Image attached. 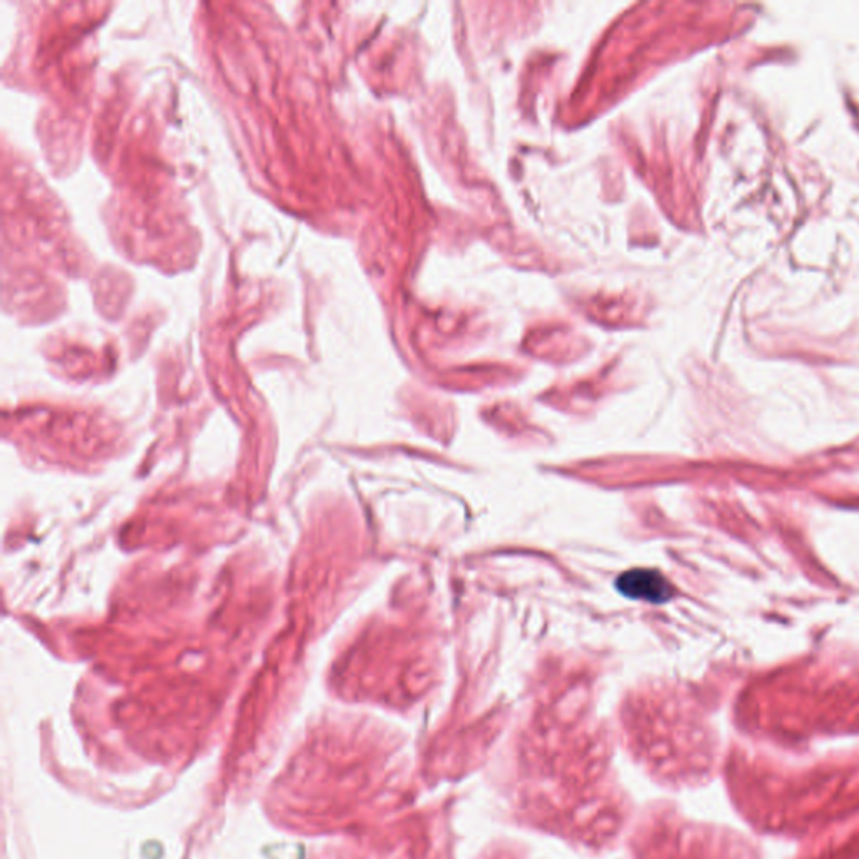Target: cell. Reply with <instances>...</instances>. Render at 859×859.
Instances as JSON below:
<instances>
[{"mask_svg":"<svg viewBox=\"0 0 859 859\" xmlns=\"http://www.w3.org/2000/svg\"><path fill=\"white\" fill-rule=\"evenodd\" d=\"M616 589L624 598L663 604L675 596L670 581L657 569H631L616 579Z\"/></svg>","mask_w":859,"mask_h":859,"instance_id":"1","label":"cell"}]
</instances>
